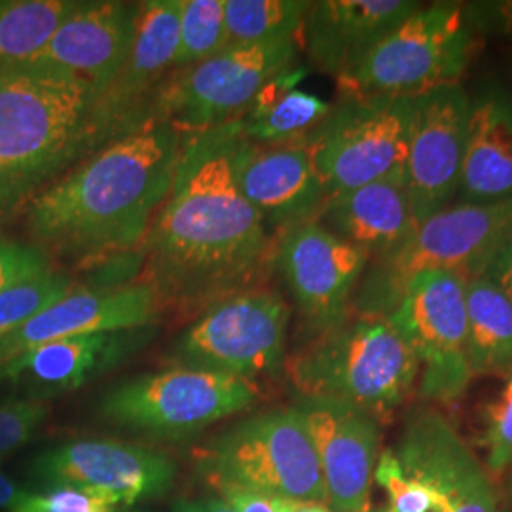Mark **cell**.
Wrapping results in <instances>:
<instances>
[{"instance_id":"23","label":"cell","mask_w":512,"mask_h":512,"mask_svg":"<svg viewBox=\"0 0 512 512\" xmlns=\"http://www.w3.org/2000/svg\"><path fill=\"white\" fill-rule=\"evenodd\" d=\"M418 0L311 2L302 37L311 63L344 80L382 38L420 8Z\"/></svg>"},{"instance_id":"35","label":"cell","mask_w":512,"mask_h":512,"mask_svg":"<svg viewBox=\"0 0 512 512\" xmlns=\"http://www.w3.org/2000/svg\"><path fill=\"white\" fill-rule=\"evenodd\" d=\"M50 270L46 251L37 245L0 238V293Z\"/></svg>"},{"instance_id":"2","label":"cell","mask_w":512,"mask_h":512,"mask_svg":"<svg viewBox=\"0 0 512 512\" xmlns=\"http://www.w3.org/2000/svg\"><path fill=\"white\" fill-rule=\"evenodd\" d=\"M184 137L164 116H152L99 148L31 202L33 245L73 260L143 245L171 190Z\"/></svg>"},{"instance_id":"12","label":"cell","mask_w":512,"mask_h":512,"mask_svg":"<svg viewBox=\"0 0 512 512\" xmlns=\"http://www.w3.org/2000/svg\"><path fill=\"white\" fill-rule=\"evenodd\" d=\"M389 321L418 361L423 399H461L473 380L467 355L465 279L450 272L412 277Z\"/></svg>"},{"instance_id":"17","label":"cell","mask_w":512,"mask_h":512,"mask_svg":"<svg viewBox=\"0 0 512 512\" xmlns=\"http://www.w3.org/2000/svg\"><path fill=\"white\" fill-rule=\"evenodd\" d=\"M183 0L139 2L135 37L122 71L99 97L97 118L107 143L141 128L175 71Z\"/></svg>"},{"instance_id":"41","label":"cell","mask_w":512,"mask_h":512,"mask_svg":"<svg viewBox=\"0 0 512 512\" xmlns=\"http://www.w3.org/2000/svg\"><path fill=\"white\" fill-rule=\"evenodd\" d=\"M29 495L31 492L19 488L12 478L0 475V509L2 511H16Z\"/></svg>"},{"instance_id":"30","label":"cell","mask_w":512,"mask_h":512,"mask_svg":"<svg viewBox=\"0 0 512 512\" xmlns=\"http://www.w3.org/2000/svg\"><path fill=\"white\" fill-rule=\"evenodd\" d=\"M224 48V0H183L175 71L190 69Z\"/></svg>"},{"instance_id":"14","label":"cell","mask_w":512,"mask_h":512,"mask_svg":"<svg viewBox=\"0 0 512 512\" xmlns=\"http://www.w3.org/2000/svg\"><path fill=\"white\" fill-rule=\"evenodd\" d=\"M175 475V463L162 452L116 440L65 442L33 463V476L40 484L90 492L114 509L164 497Z\"/></svg>"},{"instance_id":"39","label":"cell","mask_w":512,"mask_h":512,"mask_svg":"<svg viewBox=\"0 0 512 512\" xmlns=\"http://www.w3.org/2000/svg\"><path fill=\"white\" fill-rule=\"evenodd\" d=\"M469 14L475 21V25H492L497 31H501L505 37L512 40V0L505 2H476L467 4Z\"/></svg>"},{"instance_id":"11","label":"cell","mask_w":512,"mask_h":512,"mask_svg":"<svg viewBox=\"0 0 512 512\" xmlns=\"http://www.w3.org/2000/svg\"><path fill=\"white\" fill-rule=\"evenodd\" d=\"M298 52L296 38L226 46L173 74L158 97L156 114L190 133L238 120L270 80L296 67Z\"/></svg>"},{"instance_id":"40","label":"cell","mask_w":512,"mask_h":512,"mask_svg":"<svg viewBox=\"0 0 512 512\" xmlns=\"http://www.w3.org/2000/svg\"><path fill=\"white\" fill-rule=\"evenodd\" d=\"M173 512H234L230 505L219 497L202 499H179L173 503Z\"/></svg>"},{"instance_id":"22","label":"cell","mask_w":512,"mask_h":512,"mask_svg":"<svg viewBox=\"0 0 512 512\" xmlns=\"http://www.w3.org/2000/svg\"><path fill=\"white\" fill-rule=\"evenodd\" d=\"M137 14L139 2H80L27 67L57 69L82 76L103 95L128 59Z\"/></svg>"},{"instance_id":"38","label":"cell","mask_w":512,"mask_h":512,"mask_svg":"<svg viewBox=\"0 0 512 512\" xmlns=\"http://www.w3.org/2000/svg\"><path fill=\"white\" fill-rule=\"evenodd\" d=\"M478 277L490 281L512 302V232L511 236L497 247L494 256L488 260V264Z\"/></svg>"},{"instance_id":"20","label":"cell","mask_w":512,"mask_h":512,"mask_svg":"<svg viewBox=\"0 0 512 512\" xmlns=\"http://www.w3.org/2000/svg\"><path fill=\"white\" fill-rule=\"evenodd\" d=\"M160 304L147 283L76 289L0 338V366L48 342L107 330L156 327Z\"/></svg>"},{"instance_id":"7","label":"cell","mask_w":512,"mask_h":512,"mask_svg":"<svg viewBox=\"0 0 512 512\" xmlns=\"http://www.w3.org/2000/svg\"><path fill=\"white\" fill-rule=\"evenodd\" d=\"M475 27L467 4H421L340 86L346 95H420L458 84L475 50Z\"/></svg>"},{"instance_id":"3","label":"cell","mask_w":512,"mask_h":512,"mask_svg":"<svg viewBox=\"0 0 512 512\" xmlns=\"http://www.w3.org/2000/svg\"><path fill=\"white\" fill-rule=\"evenodd\" d=\"M99 97L92 82L57 69L0 76V219L109 145Z\"/></svg>"},{"instance_id":"44","label":"cell","mask_w":512,"mask_h":512,"mask_svg":"<svg viewBox=\"0 0 512 512\" xmlns=\"http://www.w3.org/2000/svg\"><path fill=\"white\" fill-rule=\"evenodd\" d=\"M114 512H137V511H128V509H116Z\"/></svg>"},{"instance_id":"36","label":"cell","mask_w":512,"mask_h":512,"mask_svg":"<svg viewBox=\"0 0 512 512\" xmlns=\"http://www.w3.org/2000/svg\"><path fill=\"white\" fill-rule=\"evenodd\" d=\"M116 509L109 501L97 495L59 486L46 494H31L16 511L12 512H114Z\"/></svg>"},{"instance_id":"45","label":"cell","mask_w":512,"mask_h":512,"mask_svg":"<svg viewBox=\"0 0 512 512\" xmlns=\"http://www.w3.org/2000/svg\"><path fill=\"white\" fill-rule=\"evenodd\" d=\"M372 512H374V511H372ZM378 512H380V511H378Z\"/></svg>"},{"instance_id":"1","label":"cell","mask_w":512,"mask_h":512,"mask_svg":"<svg viewBox=\"0 0 512 512\" xmlns=\"http://www.w3.org/2000/svg\"><path fill=\"white\" fill-rule=\"evenodd\" d=\"M239 120L192 131L171 190L143 241L145 281L160 310H207L255 289L270 232L238 184Z\"/></svg>"},{"instance_id":"29","label":"cell","mask_w":512,"mask_h":512,"mask_svg":"<svg viewBox=\"0 0 512 512\" xmlns=\"http://www.w3.org/2000/svg\"><path fill=\"white\" fill-rule=\"evenodd\" d=\"M310 0H224L226 46L298 38Z\"/></svg>"},{"instance_id":"8","label":"cell","mask_w":512,"mask_h":512,"mask_svg":"<svg viewBox=\"0 0 512 512\" xmlns=\"http://www.w3.org/2000/svg\"><path fill=\"white\" fill-rule=\"evenodd\" d=\"M418 95H344L302 143L330 196L365 184L403 181Z\"/></svg>"},{"instance_id":"10","label":"cell","mask_w":512,"mask_h":512,"mask_svg":"<svg viewBox=\"0 0 512 512\" xmlns=\"http://www.w3.org/2000/svg\"><path fill=\"white\" fill-rule=\"evenodd\" d=\"M287 302L264 289L232 294L211 308L175 340L171 366L202 368L255 382L285 370Z\"/></svg>"},{"instance_id":"19","label":"cell","mask_w":512,"mask_h":512,"mask_svg":"<svg viewBox=\"0 0 512 512\" xmlns=\"http://www.w3.org/2000/svg\"><path fill=\"white\" fill-rule=\"evenodd\" d=\"M315 444L329 507L334 512H372L370 494L380 459L382 427L374 416L349 404L296 399Z\"/></svg>"},{"instance_id":"32","label":"cell","mask_w":512,"mask_h":512,"mask_svg":"<svg viewBox=\"0 0 512 512\" xmlns=\"http://www.w3.org/2000/svg\"><path fill=\"white\" fill-rule=\"evenodd\" d=\"M482 446L486 450V471L505 475L512 469V370L505 385L482 410Z\"/></svg>"},{"instance_id":"5","label":"cell","mask_w":512,"mask_h":512,"mask_svg":"<svg viewBox=\"0 0 512 512\" xmlns=\"http://www.w3.org/2000/svg\"><path fill=\"white\" fill-rule=\"evenodd\" d=\"M511 232L512 196L450 205L416 224L403 245L368 260L351 311L389 317L410 279L423 272H450L465 281L478 277Z\"/></svg>"},{"instance_id":"28","label":"cell","mask_w":512,"mask_h":512,"mask_svg":"<svg viewBox=\"0 0 512 512\" xmlns=\"http://www.w3.org/2000/svg\"><path fill=\"white\" fill-rule=\"evenodd\" d=\"M82 0H0V76L37 57Z\"/></svg>"},{"instance_id":"37","label":"cell","mask_w":512,"mask_h":512,"mask_svg":"<svg viewBox=\"0 0 512 512\" xmlns=\"http://www.w3.org/2000/svg\"><path fill=\"white\" fill-rule=\"evenodd\" d=\"M213 488L234 512H275L270 495L260 494L239 484H215Z\"/></svg>"},{"instance_id":"16","label":"cell","mask_w":512,"mask_h":512,"mask_svg":"<svg viewBox=\"0 0 512 512\" xmlns=\"http://www.w3.org/2000/svg\"><path fill=\"white\" fill-rule=\"evenodd\" d=\"M393 454L406 475L437 497L440 511L501 512L490 473L435 408L408 412Z\"/></svg>"},{"instance_id":"42","label":"cell","mask_w":512,"mask_h":512,"mask_svg":"<svg viewBox=\"0 0 512 512\" xmlns=\"http://www.w3.org/2000/svg\"><path fill=\"white\" fill-rule=\"evenodd\" d=\"M275 512H334L329 505L317 501H296V499H277L272 497Z\"/></svg>"},{"instance_id":"15","label":"cell","mask_w":512,"mask_h":512,"mask_svg":"<svg viewBox=\"0 0 512 512\" xmlns=\"http://www.w3.org/2000/svg\"><path fill=\"white\" fill-rule=\"evenodd\" d=\"M471 97L459 84L420 93L412 116L403 183L416 224L458 196Z\"/></svg>"},{"instance_id":"6","label":"cell","mask_w":512,"mask_h":512,"mask_svg":"<svg viewBox=\"0 0 512 512\" xmlns=\"http://www.w3.org/2000/svg\"><path fill=\"white\" fill-rule=\"evenodd\" d=\"M198 467L211 486L239 484L277 499L329 505L319 456L296 406L239 421L203 448Z\"/></svg>"},{"instance_id":"4","label":"cell","mask_w":512,"mask_h":512,"mask_svg":"<svg viewBox=\"0 0 512 512\" xmlns=\"http://www.w3.org/2000/svg\"><path fill=\"white\" fill-rule=\"evenodd\" d=\"M298 397L349 404L389 420L410 397L420 366L389 317L349 313L285 361Z\"/></svg>"},{"instance_id":"27","label":"cell","mask_w":512,"mask_h":512,"mask_svg":"<svg viewBox=\"0 0 512 512\" xmlns=\"http://www.w3.org/2000/svg\"><path fill=\"white\" fill-rule=\"evenodd\" d=\"M467 355L475 376L512 370V302L484 277L465 281Z\"/></svg>"},{"instance_id":"31","label":"cell","mask_w":512,"mask_h":512,"mask_svg":"<svg viewBox=\"0 0 512 512\" xmlns=\"http://www.w3.org/2000/svg\"><path fill=\"white\" fill-rule=\"evenodd\" d=\"M76 281L65 272H46L0 293V338L76 291Z\"/></svg>"},{"instance_id":"24","label":"cell","mask_w":512,"mask_h":512,"mask_svg":"<svg viewBox=\"0 0 512 512\" xmlns=\"http://www.w3.org/2000/svg\"><path fill=\"white\" fill-rule=\"evenodd\" d=\"M317 222L329 232L372 256L384 255L416 228L403 181L387 179L332 194Z\"/></svg>"},{"instance_id":"33","label":"cell","mask_w":512,"mask_h":512,"mask_svg":"<svg viewBox=\"0 0 512 512\" xmlns=\"http://www.w3.org/2000/svg\"><path fill=\"white\" fill-rule=\"evenodd\" d=\"M374 480L384 488L389 501L380 512H442L437 497L404 473L393 450L380 454Z\"/></svg>"},{"instance_id":"13","label":"cell","mask_w":512,"mask_h":512,"mask_svg":"<svg viewBox=\"0 0 512 512\" xmlns=\"http://www.w3.org/2000/svg\"><path fill=\"white\" fill-rule=\"evenodd\" d=\"M370 255L308 220L285 230L275 264L293 294L304 332L313 338L351 313V300Z\"/></svg>"},{"instance_id":"43","label":"cell","mask_w":512,"mask_h":512,"mask_svg":"<svg viewBox=\"0 0 512 512\" xmlns=\"http://www.w3.org/2000/svg\"><path fill=\"white\" fill-rule=\"evenodd\" d=\"M509 499H511L512 503V478L509 480Z\"/></svg>"},{"instance_id":"18","label":"cell","mask_w":512,"mask_h":512,"mask_svg":"<svg viewBox=\"0 0 512 512\" xmlns=\"http://www.w3.org/2000/svg\"><path fill=\"white\" fill-rule=\"evenodd\" d=\"M156 336V327L80 334L42 344L0 366V387L44 403L73 393L124 365Z\"/></svg>"},{"instance_id":"9","label":"cell","mask_w":512,"mask_h":512,"mask_svg":"<svg viewBox=\"0 0 512 512\" xmlns=\"http://www.w3.org/2000/svg\"><path fill=\"white\" fill-rule=\"evenodd\" d=\"M258 384L232 374L171 366L112 387L101 399L105 420L156 439H184L249 410Z\"/></svg>"},{"instance_id":"25","label":"cell","mask_w":512,"mask_h":512,"mask_svg":"<svg viewBox=\"0 0 512 512\" xmlns=\"http://www.w3.org/2000/svg\"><path fill=\"white\" fill-rule=\"evenodd\" d=\"M512 196V95L486 90L471 97L459 203H490Z\"/></svg>"},{"instance_id":"21","label":"cell","mask_w":512,"mask_h":512,"mask_svg":"<svg viewBox=\"0 0 512 512\" xmlns=\"http://www.w3.org/2000/svg\"><path fill=\"white\" fill-rule=\"evenodd\" d=\"M238 184L268 232L317 220L330 198L302 139L277 145L247 139L239 154Z\"/></svg>"},{"instance_id":"26","label":"cell","mask_w":512,"mask_h":512,"mask_svg":"<svg viewBox=\"0 0 512 512\" xmlns=\"http://www.w3.org/2000/svg\"><path fill=\"white\" fill-rule=\"evenodd\" d=\"M308 69L294 67L275 76L255 97L251 107L239 116L243 135L260 145H277L304 139L327 116L332 105L313 93L296 88Z\"/></svg>"},{"instance_id":"34","label":"cell","mask_w":512,"mask_h":512,"mask_svg":"<svg viewBox=\"0 0 512 512\" xmlns=\"http://www.w3.org/2000/svg\"><path fill=\"white\" fill-rule=\"evenodd\" d=\"M48 418V406L37 401L14 399L0 406V461L35 437Z\"/></svg>"}]
</instances>
